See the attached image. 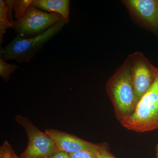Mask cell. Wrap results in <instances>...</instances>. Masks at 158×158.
Returning <instances> with one entry per match:
<instances>
[{
  "label": "cell",
  "mask_w": 158,
  "mask_h": 158,
  "mask_svg": "<svg viewBox=\"0 0 158 158\" xmlns=\"http://www.w3.org/2000/svg\"><path fill=\"white\" fill-rule=\"evenodd\" d=\"M106 90L121 123L134 113L137 102L133 85L130 56L108 80Z\"/></svg>",
  "instance_id": "cell-1"
},
{
  "label": "cell",
  "mask_w": 158,
  "mask_h": 158,
  "mask_svg": "<svg viewBox=\"0 0 158 158\" xmlns=\"http://www.w3.org/2000/svg\"><path fill=\"white\" fill-rule=\"evenodd\" d=\"M155 79L141 98L133 114L121 124L130 131L144 133L158 130V68L153 65Z\"/></svg>",
  "instance_id": "cell-2"
},
{
  "label": "cell",
  "mask_w": 158,
  "mask_h": 158,
  "mask_svg": "<svg viewBox=\"0 0 158 158\" xmlns=\"http://www.w3.org/2000/svg\"><path fill=\"white\" fill-rule=\"evenodd\" d=\"M69 23L63 19L44 33L36 37L24 38L19 35L0 50V58L5 61L15 60L18 63L31 62L47 42L59 33Z\"/></svg>",
  "instance_id": "cell-3"
},
{
  "label": "cell",
  "mask_w": 158,
  "mask_h": 158,
  "mask_svg": "<svg viewBox=\"0 0 158 158\" xmlns=\"http://www.w3.org/2000/svg\"><path fill=\"white\" fill-rule=\"evenodd\" d=\"M63 19L58 13L42 11L31 5L21 19L14 21L12 28L21 37L31 38L42 34Z\"/></svg>",
  "instance_id": "cell-4"
},
{
  "label": "cell",
  "mask_w": 158,
  "mask_h": 158,
  "mask_svg": "<svg viewBox=\"0 0 158 158\" xmlns=\"http://www.w3.org/2000/svg\"><path fill=\"white\" fill-rule=\"evenodd\" d=\"M18 123L25 130L28 137V144L20 158H48L58 148L53 140L33 124L29 119L21 115L15 116Z\"/></svg>",
  "instance_id": "cell-5"
},
{
  "label": "cell",
  "mask_w": 158,
  "mask_h": 158,
  "mask_svg": "<svg viewBox=\"0 0 158 158\" xmlns=\"http://www.w3.org/2000/svg\"><path fill=\"white\" fill-rule=\"evenodd\" d=\"M131 70L137 104L151 87L155 79L152 65L141 52L130 55Z\"/></svg>",
  "instance_id": "cell-6"
},
{
  "label": "cell",
  "mask_w": 158,
  "mask_h": 158,
  "mask_svg": "<svg viewBox=\"0 0 158 158\" xmlns=\"http://www.w3.org/2000/svg\"><path fill=\"white\" fill-rule=\"evenodd\" d=\"M45 133L53 140L59 150L68 154L86 151L96 155L101 145L88 142L59 130L47 129Z\"/></svg>",
  "instance_id": "cell-7"
},
{
  "label": "cell",
  "mask_w": 158,
  "mask_h": 158,
  "mask_svg": "<svg viewBox=\"0 0 158 158\" xmlns=\"http://www.w3.org/2000/svg\"><path fill=\"white\" fill-rule=\"evenodd\" d=\"M122 2L129 11L144 24L158 27L157 0H125Z\"/></svg>",
  "instance_id": "cell-8"
},
{
  "label": "cell",
  "mask_w": 158,
  "mask_h": 158,
  "mask_svg": "<svg viewBox=\"0 0 158 158\" xmlns=\"http://www.w3.org/2000/svg\"><path fill=\"white\" fill-rule=\"evenodd\" d=\"M69 0H33L31 6L43 11L58 13L69 22Z\"/></svg>",
  "instance_id": "cell-9"
},
{
  "label": "cell",
  "mask_w": 158,
  "mask_h": 158,
  "mask_svg": "<svg viewBox=\"0 0 158 158\" xmlns=\"http://www.w3.org/2000/svg\"><path fill=\"white\" fill-rule=\"evenodd\" d=\"M13 25L8 17V7L5 1H0V44L3 42L4 36L8 29L12 28Z\"/></svg>",
  "instance_id": "cell-10"
},
{
  "label": "cell",
  "mask_w": 158,
  "mask_h": 158,
  "mask_svg": "<svg viewBox=\"0 0 158 158\" xmlns=\"http://www.w3.org/2000/svg\"><path fill=\"white\" fill-rule=\"evenodd\" d=\"M33 2V0H16L15 1L13 10L15 12L14 17L16 20L21 19Z\"/></svg>",
  "instance_id": "cell-11"
},
{
  "label": "cell",
  "mask_w": 158,
  "mask_h": 158,
  "mask_svg": "<svg viewBox=\"0 0 158 158\" xmlns=\"http://www.w3.org/2000/svg\"><path fill=\"white\" fill-rule=\"evenodd\" d=\"M18 69V66L9 64L0 58V76L5 81H9L11 76Z\"/></svg>",
  "instance_id": "cell-12"
},
{
  "label": "cell",
  "mask_w": 158,
  "mask_h": 158,
  "mask_svg": "<svg viewBox=\"0 0 158 158\" xmlns=\"http://www.w3.org/2000/svg\"><path fill=\"white\" fill-rule=\"evenodd\" d=\"M12 147L7 141H5L0 148V158H12Z\"/></svg>",
  "instance_id": "cell-13"
},
{
  "label": "cell",
  "mask_w": 158,
  "mask_h": 158,
  "mask_svg": "<svg viewBox=\"0 0 158 158\" xmlns=\"http://www.w3.org/2000/svg\"><path fill=\"white\" fill-rule=\"evenodd\" d=\"M69 154L70 158H97L96 155L86 151L78 152Z\"/></svg>",
  "instance_id": "cell-14"
},
{
  "label": "cell",
  "mask_w": 158,
  "mask_h": 158,
  "mask_svg": "<svg viewBox=\"0 0 158 158\" xmlns=\"http://www.w3.org/2000/svg\"><path fill=\"white\" fill-rule=\"evenodd\" d=\"M97 158H116L112 155L105 146L101 145L96 155Z\"/></svg>",
  "instance_id": "cell-15"
},
{
  "label": "cell",
  "mask_w": 158,
  "mask_h": 158,
  "mask_svg": "<svg viewBox=\"0 0 158 158\" xmlns=\"http://www.w3.org/2000/svg\"><path fill=\"white\" fill-rule=\"evenodd\" d=\"M5 1L6 5L8 7V17L9 21L13 25L14 20L12 17V10H13V6L15 2L14 0H6Z\"/></svg>",
  "instance_id": "cell-16"
},
{
  "label": "cell",
  "mask_w": 158,
  "mask_h": 158,
  "mask_svg": "<svg viewBox=\"0 0 158 158\" xmlns=\"http://www.w3.org/2000/svg\"><path fill=\"white\" fill-rule=\"evenodd\" d=\"M48 158H70L69 154L65 152L58 150Z\"/></svg>",
  "instance_id": "cell-17"
},
{
  "label": "cell",
  "mask_w": 158,
  "mask_h": 158,
  "mask_svg": "<svg viewBox=\"0 0 158 158\" xmlns=\"http://www.w3.org/2000/svg\"><path fill=\"white\" fill-rule=\"evenodd\" d=\"M12 158H20L17 155H16V154L15 153V152H14V151L13 150L12 152Z\"/></svg>",
  "instance_id": "cell-18"
},
{
  "label": "cell",
  "mask_w": 158,
  "mask_h": 158,
  "mask_svg": "<svg viewBox=\"0 0 158 158\" xmlns=\"http://www.w3.org/2000/svg\"><path fill=\"white\" fill-rule=\"evenodd\" d=\"M156 158H158V144H157L156 147Z\"/></svg>",
  "instance_id": "cell-19"
}]
</instances>
